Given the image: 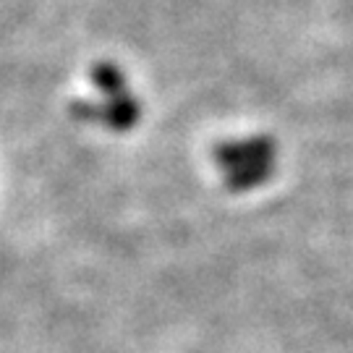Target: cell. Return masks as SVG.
<instances>
[{"instance_id": "cell-3", "label": "cell", "mask_w": 353, "mask_h": 353, "mask_svg": "<svg viewBox=\"0 0 353 353\" xmlns=\"http://www.w3.org/2000/svg\"><path fill=\"white\" fill-rule=\"evenodd\" d=\"M275 173V160H265V163L243 165L236 170H225V189L230 191H252L270 181Z\"/></svg>"}, {"instance_id": "cell-2", "label": "cell", "mask_w": 353, "mask_h": 353, "mask_svg": "<svg viewBox=\"0 0 353 353\" xmlns=\"http://www.w3.org/2000/svg\"><path fill=\"white\" fill-rule=\"evenodd\" d=\"M275 157V141L267 137H252L241 141H223L214 147V163L223 170H236L243 165L265 163Z\"/></svg>"}, {"instance_id": "cell-1", "label": "cell", "mask_w": 353, "mask_h": 353, "mask_svg": "<svg viewBox=\"0 0 353 353\" xmlns=\"http://www.w3.org/2000/svg\"><path fill=\"white\" fill-rule=\"evenodd\" d=\"M71 113L79 121L100 123L113 131H128L139 123L141 108L131 94H121V97H105V102H74Z\"/></svg>"}, {"instance_id": "cell-4", "label": "cell", "mask_w": 353, "mask_h": 353, "mask_svg": "<svg viewBox=\"0 0 353 353\" xmlns=\"http://www.w3.org/2000/svg\"><path fill=\"white\" fill-rule=\"evenodd\" d=\"M92 81L94 87L100 89L105 97H121V94H128L126 87V76L110 61H102V63L92 65Z\"/></svg>"}]
</instances>
